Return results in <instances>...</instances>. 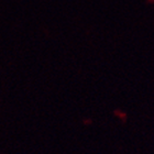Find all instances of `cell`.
I'll return each mask as SVG.
<instances>
[]
</instances>
